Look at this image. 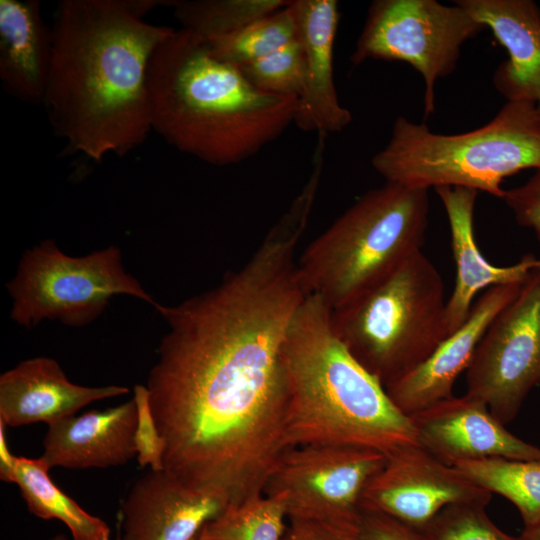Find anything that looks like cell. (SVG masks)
Returning <instances> with one entry per match:
<instances>
[{
	"mask_svg": "<svg viewBox=\"0 0 540 540\" xmlns=\"http://www.w3.org/2000/svg\"><path fill=\"white\" fill-rule=\"evenodd\" d=\"M300 236L273 227L214 288L155 310L167 324L147 389L164 470L229 505L262 495L286 444L283 347L308 296Z\"/></svg>",
	"mask_w": 540,
	"mask_h": 540,
	"instance_id": "cell-1",
	"label": "cell"
},
{
	"mask_svg": "<svg viewBox=\"0 0 540 540\" xmlns=\"http://www.w3.org/2000/svg\"><path fill=\"white\" fill-rule=\"evenodd\" d=\"M170 1L61 0L53 15L52 59L42 105L66 151L101 162L124 156L151 132L146 72L175 29L146 22Z\"/></svg>",
	"mask_w": 540,
	"mask_h": 540,
	"instance_id": "cell-2",
	"label": "cell"
},
{
	"mask_svg": "<svg viewBox=\"0 0 540 540\" xmlns=\"http://www.w3.org/2000/svg\"><path fill=\"white\" fill-rule=\"evenodd\" d=\"M151 130L211 165L239 164L294 122L297 97L261 92L191 32L174 30L146 72Z\"/></svg>",
	"mask_w": 540,
	"mask_h": 540,
	"instance_id": "cell-3",
	"label": "cell"
},
{
	"mask_svg": "<svg viewBox=\"0 0 540 540\" xmlns=\"http://www.w3.org/2000/svg\"><path fill=\"white\" fill-rule=\"evenodd\" d=\"M283 362L288 447L348 445L389 455L418 444L410 417L338 338L320 296L308 295L296 311Z\"/></svg>",
	"mask_w": 540,
	"mask_h": 540,
	"instance_id": "cell-4",
	"label": "cell"
},
{
	"mask_svg": "<svg viewBox=\"0 0 540 540\" xmlns=\"http://www.w3.org/2000/svg\"><path fill=\"white\" fill-rule=\"evenodd\" d=\"M371 164L386 182L461 187L502 199L506 177L540 168V110L530 101H507L482 127L453 135L398 116Z\"/></svg>",
	"mask_w": 540,
	"mask_h": 540,
	"instance_id": "cell-5",
	"label": "cell"
},
{
	"mask_svg": "<svg viewBox=\"0 0 540 540\" xmlns=\"http://www.w3.org/2000/svg\"><path fill=\"white\" fill-rule=\"evenodd\" d=\"M428 190L386 182L361 196L304 250L297 263L307 295L337 309L422 251Z\"/></svg>",
	"mask_w": 540,
	"mask_h": 540,
	"instance_id": "cell-6",
	"label": "cell"
},
{
	"mask_svg": "<svg viewBox=\"0 0 540 540\" xmlns=\"http://www.w3.org/2000/svg\"><path fill=\"white\" fill-rule=\"evenodd\" d=\"M444 283L419 251L374 286L331 310L338 338L388 385L416 368L447 338Z\"/></svg>",
	"mask_w": 540,
	"mask_h": 540,
	"instance_id": "cell-7",
	"label": "cell"
},
{
	"mask_svg": "<svg viewBox=\"0 0 540 540\" xmlns=\"http://www.w3.org/2000/svg\"><path fill=\"white\" fill-rule=\"evenodd\" d=\"M6 287L12 300L10 318L26 329L45 320L87 326L116 295L158 305L126 271L116 245L76 257L63 252L53 239L43 240L22 254Z\"/></svg>",
	"mask_w": 540,
	"mask_h": 540,
	"instance_id": "cell-8",
	"label": "cell"
},
{
	"mask_svg": "<svg viewBox=\"0 0 540 540\" xmlns=\"http://www.w3.org/2000/svg\"><path fill=\"white\" fill-rule=\"evenodd\" d=\"M459 5L435 0H376L369 7L351 62L402 61L424 81V115L434 112L436 82L457 66L463 44L482 29Z\"/></svg>",
	"mask_w": 540,
	"mask_h": 540,
	"instance_id": "cell-9",
	"label": "cell"
},
{
	"mask_svg": "<svg viewBox=\"0 0 540 540\" xmlns=\"http://www.w3.org/2000/svg\"><path fill=\"white\" fill-rule=\"evenodd\" d=\"M386 461L385 453L364 447H289L269 476L263 494L283 495L288 519L359 527L363 492Z\"/></svg>",
	"mask_w": 540,
	"mask_h": 540,
	"instance_id": "cell-10",
	"label": "cell"
},
{
	"mask_svg": "<svg viewBox=\"0 0 540 540\" xmlns=\"http://www.w3.org/2000/svg\"><path fill=\"white\" fill-rule=\"evenodd\" d=\"M466 394L480 399L504 425L540 384V268L490 323L466 370Z\"/></svg>",
	"mask_w": 540,
	"mask_h": 540,
	"instance_id": "cell-11",
	"label": "cell"
},
{
	"mask_svg": "<svg viewBox=\"0 0 540 540\" xmlns=\"http://www.w3.org/2000/svg\"><path fill=\"white\" fill-rule=\"evenodd\" d=\"M492 493L478 486L419 444L387 455L361 498V512L388 516L416 531L444 508L467 501H490Z\"/></svg>",
	"mask_w": 540,
	"mask_h": 540,
	"instance_id": "cell-12",
	"label": "cell"
},
{
	"mask_svg": "<svg viewBox=\"0 0 540 540\" xmlns=\"http://www.w3.org/2000/svg\"><path fill=\"white\" fill-rule=\"evenodd\" d=\"M409 417L418 444L451 466L492 457L540 459V448L513 435L485 402L468 394L452 395Z\"/></svg>",
	"mask_w": 540,
	"mask_h": 540,
	"instance_id": "cell-13",
	"label": "cell"
},
{
	"mask_svg": "<svg viewBox=\"0 0 540 540\" xmlns=\"http://www.w3.org/2000/svg\"><path fill=\"white\" fill-rule=\"evenodd\" d=\"M228 505L166 470H150L122 501L116 525L121 540H192Z\"/></svg>",
	"mask_w": 540,
	"mask_h": 540,
	"instance_id": "cell-14",
	"label": "cell"
},
{
	"mask_svg": "<svg viewBox=\"0 0 540 540\" xmlns=\"http://www.w3.org/2000/svg\"><path fill=\"white\" fill-rule=\"evenodd\" d=\"M523 283L487 289L473 303L465 322L426 360L385 386L391 400L404 414L410 416L452 396L455 381L468 369L490 323L517 296Z\"/></svg>",
	"mask_w": 540,
	"mask_h": 540,
	"instance_id": "cell-15",
	"label": "cell"
},
{
	"mask_svg": "<svg viewBox=\"0 0 540 540\" xmlns=\"http://www.w3.org/2000/svg\"><path fill=\"white\" fill-rule=\"evenodd\" d=\"M297 38L304 51V86L294 115V124L319 134L341 132L352 121L339 103L333 75V50L339 22L335 0H293Z\"/></svg>",
	"mask_w": 540,
	"mask_h": 540,
	"instance_id": "cell-16",
	"label": "cell"
},
{
	"mask_svg": "<svg viewBox=\"0 0 540 540\" xmlns=\"http://www.w3.org/2000/svg\"><path fill=\"white\" fill-rule=\"evenodd\" d=\"M124 386L87 387L72 383L56 360L34 357L0 376V422L18 427L49 425L75 415L82 407L127 394Z\"/></svg>",
	"mask_w": 540,
	"mask_h": 540,
	"instance_id": "cell-17",
	"label": "cell"
},
{
	"mask_svg": "<svg viewBox=\"0 0 540 540\" xmlns=\"http://www.w3.org/2000/svg\"><path fill=\"white\" fill-rule=\"evenodd\" d=\"M435 191L448 217L456 264L454 289L446 301V328L450 335L467 319L474 297L485 288L523 283L540 268V258L525 255L509 266H495L480 252L475 240L473 215L478 191L438 187Z\"/></svg>",
	"mask_w": 540,
	"mask_h": 540,
	"instance_id": "cell-18",
	"label": "cell"
},
{
	"mask_svg": "<svg viewBox=\"0 0 540 540\" xmlns=\"http://www.w3.org/2000/svg\"><path fill=\"white\" fill-rule=\"evenodd\" d=\"M489 28L508 59L496 69L493 84L507 101H530L540 110V8L531 0H457Z\"/></svg>",
	"mask_w": 540,
	"mask_h": 540,
	"instance_id": "cell-19",
	"label": "cell"
},
{
	"mask_svg": "<svg viewBox=\"0 0 540 540\" xmlns=\"http://www.w3.org/2000/svg\"><path fill=\"white\" fill-rule=\"evenodd\" d=\"M134 399L103 411H88L49 425L40 457L46 466L68 469L107 468L136 456Z\"/></svg>",
	"mask_w": 540,
	"mask_h": 540,
	"instance_id": "cell-20",
	"label": "cell"
},
{
	"mask_svg": "<svg viewBox=\"0 0 540 540\" xmlns=\"http://www.w3.org/2000/svg\"><path fill=\"white\" fill-rule=\"evenodd\" d=\"M52 59V29L39 0H0V80L19 101L42 104Z\"/></svg>",
	"mask_w": 540,
	"mask_h": 540,
	"instance_id": "cell-21",
	"label": "cell"
},
{
	"mask_svg": "<svg viewBox=\"0 0 540 540\" xmlns=\"http://www.w3.org/2000/svg\"><path fill=\"white\" fill-rule=\"evenodd\" d=\"M50 469L39 457H13L1 480L18 485L28 510L44 520L57 519L70 530L72 540H110V527L81 508L48 475Z\"/></svg>",
	"mask_w": 540,
	"mask_h": 540,
	"instance_id": "cell-22",
	"label": "cell"
},
{
	"mask_svg": "<svg viewBox=\"0 0 540 540\" xmlns=\"http://www.w3.org/2000/svg\"><path fill=\"white\" fill-rule=\"evenodd\" d=\"M453 466L478 486L509 500L525 527L540 521V459L492 457L461 461Z\"/></svg>",
	"mask_w": 540,
	"mask_h": 540,
	"instance_id": "cell-23",
	"label": "cell"
},
{
	"mask_svg": "<svg viewBox=\"0 0 540 540\" xmlns=\"http://www.w3.org/2000/svg\"><path fill=\"white\" fill-rule=\"evenodd\" d=\"M290 3L287 0H172L171 6L182 29L210 42Z\"/></svg>",
	"mask_w": 540,
	"mask_h": 540,
	"instance_id": "cell-24",
	"label": "cell"
},
{
	"mask_svg": "<svg viewBox=\"0 0 540 540\" xmlns=\"http://www.w3.org/2000/svg\"><path fill=\"white\" fill-rule=\"evenodd\" d=\"M288 520L281 494H262L230 504L206 526L208 540H282Z\"/></svg>",
	"mask_w": 540,
	"mask_h": 540,
	"instance_id": "cell-25",
	"label": "cell"
},
{
	"mask_svg": "<svg viewBox=\"0 0 540 540\" xmlns=\"http://www.w3.org/2000/svg\"><path fill=\"white\" fill-rule=\"evenodd\" d=\"M291 3L205 44L215 57L236 67L260 59L297 38V23Z\"/></svg>",
	"mask_w": 540,
	"mask_h": 540,
	"instance_id": "cell-26",
	"label": "cell"
},
{
	"mask_svg": "<svg viewBox=\"0 0 540 540\" xmlns=\"http://www.w3.org/2000/svg\"><path fill=\"white\" fill-rule=\"evenodd\" d=\"M238 68L245 79L261 92L298 98L303 90L305 61L298 38Z\"/></svg>",
	"mask_w": 540,
	"mask_h": 540,
	"instance_id": "cell-27",
	"label": "cell"
},
{
	"mask_svg": "<svg viewBox=\"0 0 540 540\" xmlns=\"http://www.w3.org/2000/svg\"><path fill=\"white\" fill-rule=\"evenodd\" d=\"M489 501H467L444 508L419 532L422 540H525L500 530L488 517Z\"/></svg>",
	"mask_w": 540,
	"mask_h": 540,
	"instance_id": "cell-28",
	"label": "cell"
},
{
	"mask_svg": "<svg viewBox=\"0 0 540 540\" xmlns=\"http://www.w3.org/2000/svg\"><path fill=\"white\" fill-rule=\"evenodd\" d=\"M133 399L137 407V423L134 435L136 457L141 467L164 470L166 441L161 435L150 405L149 391L145 385H135Z\"/></svg>",
	"mask_w": 540,
	"mask_h": 540,
	"instance_id": "cell-29",
	"label": "cell"
},
{
	"mask_svg": "<svg viewBox=\"0 0 540 540\" xmlns=\"http://www.w3.org/2000/svg\"><path fill=\"white\" fill-rule=\"evenodd\" d=\"M502 200L517 223L531 229L540 242V168L524 184L505 190Z\"/></svg>",
	"mask_w": 540,
	"mask_h": 540,
	"instance_id": "cell-30",
	"label": "cell"
},
{
	"mask_svg": "<svg viewBox=\"0 0 540 540\" xmlns=\"http://www.w3.org/2000/svg\"><path fill=\"white\" fill-rule=\"evenodd\" d=\"M359 527L306 518H289L282 540H358Z\"/></svg>",
	"mask_w": 540,
	"mask_h": 540,
	"instance_id": "cell-31",
	"label": "cell"
},
{
	"mask_svg": "<svg viewBox=\"0 0 540 540\" xmlns=\"http://www.w3.org/2000/svg\"><path fill=\"white\" fill-rule=\"evenodd\" d=\"M358 540H422L416 530L379 513L363 512Z\"/></svg>",
	"mask_w": 540,
	"mask_h": 540,
	"instance_id": "cell-32",
	"label": "cell"
},
{
	"mask_svg": "<svg viewBox=\"0 0 540 540\" xmlns=\"http://www.w3.org/2000/svg\"><path fill=\"white\" fill-rule=\"evenodd\" d=\"M521 535L525 540H540V521L532 526L524 527Z\"/></svg>",
	"mask_w": 540,
	"mask_h": 540,
	"instance_id": "cell-33",
	"label": "cell"
},
{
	"mask_svg": "<svg viewBox=\"0 0 540 540\" xmlns=\"http://www.w3.org/2000/svg\"><path fill=\"white\" fill-rule=\"evenodd\" d=\"M116 528H117L116 540H121L120 531H119V528H118L117 525H116ZM48 540H70V539H68V537L66 535H64V534H57V535L51 537Z\"/></svg>",
	"mask_w": 540,
	"mask_h": 540,
	"instance_id": "cell-34",
	"label": "cell"
},
{
	"mask_svg": "<svg viewBox=\"0 0 540 540\" xmlns=\"http://www.w3.org/2000/svg\"><path fill=\"white\" fill-rule=\"evenodd\" d=\"M206 525H207V524H206ZM206 525H205V526H206ZM205 526H204V528L201 530V532H200L195 538H193L192 540H208V539H207V535H206Z\"/></svg>",
	"mask_w": 540,
	"mask_h": 540,
	"instance_id": "cell-35",
	"label": "cell"
}]
</instances>
